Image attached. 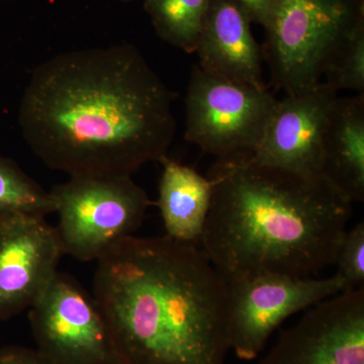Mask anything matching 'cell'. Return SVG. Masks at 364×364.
Returning <instances> with one entry per match:
<instances>
[{"mask_svg": "<svg viewBox=\"0 0 364 364\" xmlns=\"http://www.w3.org/2000/svg\"><path fill=\"white\" fill-rule=\"evenodd\" d=\"M173 100L134 46L76 50L33 70L18 124L49 168L70 177L132 176L167 157Z\"/></svg>", "mask_w": 364, "mask_h": 364, "instance_id": "cell-1", "label": "cell"}, {"mask_svg": "<svg viewBox=\"0 0 364 364\" xmlns=\"http://www.w3.org/2000/svg\"><path fill=\"white\" fill-rule=\"evenodd\" d=\"M93 296L122 364H225L229 289L200 245L128 237L97 261Z\"/></svg>", "mask_w": 364, "mask_h": 364, "instance_id": "cell-2", "label": "cell"}, {"mask_svg": "<svg viewBox=\"0 0 364 364\" xmlns=\"http://www.w3.org/2000/svg\"><path fill=\"white\" fill-rule=\"evenodd\" d=\"M200 246L227 282L279 274L313 277L334 265L352 203L318 174L218 158Z\"/></svg>", "mask_w": 364, "mask_h": 364, "instance_id": "cell-3", "label": "cell"}, {"mask_svg": "<svg viewBox=\"0 0 364 364\" xmlns=\"http://www.w3.org/2000/svg\"><path fill=\"white\" fill-rule=\"evenodd\" d=\"M364 21V0H277L264 26L273 85L287 95L322 82L326 63Z\"/></svg>", "mask_w": 364, "mask_h": 364, "instance_id": "cell-4", "label": "cell"}, {"mask_svg": "<svg viewBox=\"0 0 364 364\" xmlns=\"http://www.w3.org/2000/svg\"><path fill=\"white\" fill-rule=\"evenodd\" d=\"M64 255L97 261L142 226L151 200L132 176H76L50 191Z\"/></svg>", "mask_w": 364, "mask_h": 364, "instance_id": "cell-5", "label": "cell"}, {"mask_svg": "<svg viewBox=\"0 0 364 364\" xmlns=\"http://www.w3.org/2000/svg\"><path fill=\"white\" fill-rule=\"evenodd\" d=\"M277 102L267 88L195 67L186 95V139L217 159L252 154Z\"/></svg>", "mask_w": 364, "mask_h": 364, "instance_id": "cell-6", "label": "cell"}, {"mask_svg": "<svg viewBox=\"0 0 364 364\" xmlns=\"http://www.w3.org/2000/svg\"><path fill=\"white\" fill-rule=\"evenodd\" d=\"M36 349L51 364H122L95 296L57 272L28 309Z\"/></svg>", "mask_w": 364, "mask_h": 364, "instance_id": "cell-7", "label": "cell"}, {"mask_svg": "<svg viewBox=\"0 0 364 364\" xmlns=\"http://www.w3.org/2000/svg\"><path fill=\"white\" fill-rule=\"evenodd\" d=\"M227 284L230 350L244 361L257 358L287 318L344 291L337 273L324 279L261 275Z\"/></svg>", "mask_w": 364, "mask_h": 364, "instance_id": "cell-8", "label": "cell"}, {"mask_svg": "<svg viewBox=\"0 0 364 364\" xmlns=\"http://www.w3.org/2000/svg\"><path fill=\"white\" fill-rule=\"evenodd\" d=\"M259 364H364V287L309 308Z\"/></svg>", "mask_w": 364, "mask_h": 364, "instance_id": "cell-9", "label": "cell"}, {"mask_svg": "<svg viewBox=\"0 0 364 364\" xmlns=\"http://www.w3.org/2000/svg\"><path fill=\"white\" fill-rule=\"evenodd\" d=\"M63 249L44 217L0 218V321L28 310L59 272Z\"/></svg>", "mask_w": 364, "mask_h": 364, "instance_id": "cell-10", "label": "cell"}, {"mask_svg": "<svg viewBox=\"0 0 364 364\" xmlns=\"http://www.w3.org/2000/svg\"><path fill=\"white\" fill-rule=\"evenodd\" d=\"M338 92L325 82L277 100L259 144L256 161L320 176L321 145Z\"/></svg>", "mask_w": 364, "mask_h": 364, "instance_id": "cell-11", "label": "cell"}, {"mask_svg": "<svg viewBox=\"0 0 364 364\" xmlns=\"http://www.w3.org/2000/svg\"><path fill=\"white\" fill-rule=\"evenodd\" d=\"M251 23L240 0H210L196 45L198 67L220 77L267 88Z\"/></svg>", "mask_w": 364, "mask_h": 364, "instance_id": "cell-12", "label": "cell"}, {"mask_svg": "<svg viewBox=\"0 0 364 364\" xmlns=\"http://www.w3.org/2000/svg\"><path fill=\"white\" fill-rule=\"evenodd\" d=\"M320 176L353 203L364 200V97L337 98L321 145Z\"/></svg>", "mask_w": 364, "mask_h": 364, "instance_id": "cell-13", "label": "cell"}, {"mask_svg": "<svg viewBox=\"0 0 364 364\" xmlns=\"http://www.w3.org/2000/svg\"><path fill=\"white\" fill-rule=\"evenodd\" d=\"M157 205L165 235L183 243L200 245L210 200L212 182L196 170L165 157Z\"/></svg>", "mask_w": 364, "mask_h": 364, "instance_id": "cell-14", "label": "cell"}, {"mask_svg": "<svg viewBox=\"0 0 364 364\" xmlns=\"http://www.w3.org/2000/svg\"><path fill=\"white\" fill-rule=\"evenodd\" d=\"M158 35L186 53H196L210 0H143Z\"/></svg>", "mask_w": 364, "mask_h": 364, "instance_id": "cell-15", "label": "cell"}, {"mask_svg": "<svg viewBox=\"0 0 364 364\" xmlns=\"http://www.w3.org/2000/svg\"><path fill=\"white\" fill-rule=\"evenodd\" d=\"M53 213L55 207L50 193L13 160L0 156V218L18 214L46 218Z\"/></svg>", "mask_w": 364, "mask_h": 364, "instance_id": "cell-16", "label": "cell"}, {"mask_svg": "<svg viewBox=\"0 0 364 364\" xmlns=\"http://www.w3.org/2000/svg\"><path fill=\"white\" fill-rule=\"evenodd\" d=\"M323 78L335 91H364V21L332 53L326 63Z\"/></svg>", "mask_w": 364, "mask_h": 364, "instance_id": "cell-17", "label": "cell"}, {"mask_svg": "<svg viewBox=\"0 0 364 364\" xmlns=\"http://www.w3.org/2000/svg\"><path fill=\"white\" fill-rule=\"evenodd\" d=\"M335 265L337 274L343 279L344 291H353L364 287V224L358 223L347 230L340 244ZM343 291V293H344Z\"/></svg>", "mask_w": 364, "mask_h": 364, "instance_id": "cell-18", "label": "cell"}, {"mask_svg": "<svg viewBox=\"0 0 364 364\" xmlns=\"http://www.w3.org/2000/svg\"><path fill=\"white\" fill-rule=\"evenodd\" d=\"M0 364H51L37 349L21 345L0 347Z\"/></svg>", "mask_w": 364, "mask_h": 364, "instance_id": "cell-19", "label": "cell"}, {"mask_svg": "<svg viewBox=\"0 0 364 364\" xmlns=\"http://www.w3.org/2000/svg\"><path fill=\"white\" fill-rule=\"evenodd\" d=\"M252 23L264 25L277 0H240Z\"/></svg>", "mask_w": 364, "mask_h": 364, "instance_id": "cell-20", "label": "cell"}, {"mask_svg": "<svg viewBox=\"0 0 364 364\" xmlns=\"http://www.w3.org/2000/svg\"><path fill=\"white\" fill-rule=\"evenodd\" d=\"M124 1H130V0H124Z\"/></svg>", "mask_w": 364, "mask_h": 364, "instance_id": "cell-21", "label": "cell"}]
</instances>
